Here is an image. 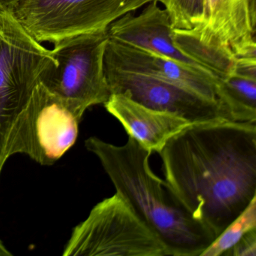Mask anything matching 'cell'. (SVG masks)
I'll return each instance as SVG.
<instances>
[{
  "instance_id": "obj_1",
  "label": "cell",
  "mask_w": 256,
  "mask_h": 256,
  "mask_svg": "<svg viewBox=\"0 0 256 256\" xmlns=\"http://www.w3.org/2000/svg\"><path fill=\"white\" fill-rule=\"evenodd\" d=\"M256 124H192L158 154L170 194L216 236L256 198Z\"/></svg>"
},
{
  "instance_id": "obj_2",
  "label": "cell",
  "mask_w": 256,
  "mask_h": 256,
  "mask_svg": "<svg viewBox=\"0 0 256 256\" xmlns=\"http://www.w3.org/2000/svg\"><path fill=\"white\" fill-rule=\"evenodd\" d=\"M139 220L158 238L166 256H200L215 240V234L178 203L150 164L152 152L128 136L124 146L97 137L85 142Z\"/></svg>"
},
{
  "instance_id": "obj_3",
  "label": "cell",
  "mask_w": 256,
  "mask_h": 256,
  "mask_svg": "<svg viewBox=\"0 0 256 256\" xmlns=\"http://www.w3.org/2000/svg\"><path fill=\"white\" fill-rule=\"evenodd\" d=\"M256 0H203L198 24L174 29L176 48L220 80L234 72L236 60L256 59Z\"/></svg>"
},
{
  "instance_id": "obj_4",
  "label": "cell",
  "mask_w": 256,
  "mask_h": 256,
  "mask_svg": "<svg viewBox=\"0 0 256 256\" xmlns=\"http://www.w3.org/2000/svg\"><path fill=\"white\" fill-rule=\"evenodd\" d=\"M56 60L14 13L0 12V150L14 144L34 90Z\"/></svg>"
},
{
  "instance_id": "obj_5",
  "label": "cell",
  "mask_w": 256,
  "mask_h": 256,
  "mask_svg": "<svg viewBox=\"0 0 256 256\" xmlns=\"http://www.w3.org/2000/svg\"><path fill=\"white\" fill-rule=\"evenodd\" d=\"M108 30L65 38L54 44L56 64L41 83L66 102L82 120L90 108L104 104L112 96L104 70Z\"/></svg>"
},
{
  "instance_id": "obj_6",
  "label": "cell",
  "mask_w": 256,
  "mask_h": 256,
  "mask_svg": "<svg viewBox=\"0 0 256 256\" xmlns=\"http://www.w3.org/2000/svg\"><path fill=\"white\" fill-rule=\"evenodd\" d=\"M64 256H166L158 238L116 193L73 229Z\"/></svg>"
},
{
  "instance_id": "obj_7",
  "label": "cell",
  "mask_w": 256,
  "mask_h": 256,
  "mask_svg": "<svg viewBox=\"0 0 256 256\" xmlns=\"http://www.w3.org/2000/svg\"><path fill=\"white\" fill-rule=\"evenodd\" d=\"M162 0H26L14 14L40 42L108 29L128 13Z\"/></svg>"
},
{
  "instance_id": "obj_8",
  "label": "cell",
  "mask_w": 256,
  "mask_h": 256,
  "mask_svg": "<svg viewBox=\"0 0 256 256\" xmlns=\"http://www.w3.org/2000/svg\"><path fill=\"white\" fill-rule=\"evenodd\" d=\"M80 121L66 102L40 82L25 110L13 154L53 166L76 144Z\"/></svg>"
},
{
  "instance_id": "obj_9",
  "label": "cell",
  "mask_w": 256,
  "mask_h": 256,
  "mask_svg": "<svg viewBox=\"0 0 256 256\" xmlns=\"http://www.w3.org/2000/svg\"><path fill=\"white\" fill-rule=\"evenodd\" d=\"M104 70L112 94H122L150 108L175 115L192 125L236 121L220 104L172 84L107 66Z\"/></svg>"
},
{
  "instance_id": "obj_10",
  "label": "cell",
  "mask_w": 256,
  "mask_h": 256,
  "mask_svg": "<svg viewBox=\"0 0 256 256\" xmlns=\"http://www.w3.org/2000/svg\"><path fill=\"white\" fill-rule=\"evenodd\" d=\"M104 66L172 84L220 104L234 116L222 90L221 80L214 74L190 68L166 56L110 38L106 46Z\"/></svg>"
},
{
  "instance_id": "obj_11",
  "label": "cell",
  "mask_w": 256,
  "mask_h": 256,
  "mask_svg": "<svg viewBox=\"0 0 256 256\" xmlns=\"http://www.w3.org/2000/svg\"><path fill=\"white\" fill-rule=\"evenodd\" d=\"M146 6L138 16L128 13L110 24L108 29L109 38L215 76L176 48L173 41L174 28L166 8H160L158 2H151Z\"/></svg>"
},
{
  "instance_id": "obj_12",
  "label": "cell",
  "mask_w": 256,
  "mask_h": 256,
  "mask_svg": "<svg viewBox=\"0 0 256 256\" xmlns=\"http://www.w3.org/2000/svg\"><path fill=\"white\" fill-rule=\"evenodd\" d=\"M104 106L128 136L152 154H160L168 140L192 125L175 115L150 108L122 94H112Z\"/></svg>"
},
{
  "instance_id": "obj_13",
  "label": "cell",
  "mask_w": 256,
  "mask_h": 256,
  "mask_svg": "<svg viewBox=\"0 0 256 256\" xmlns=\"http://www.w3.org/2000/svg\"><path fill=\"white\" fill-rule=\"evenodd\" d=\"M256 230V198L245 210L218 235L200 256H224L248 232Z\"/></svg>"
},
{
  "instance_id": "obj_14",
  "label": "cell",
  "mask_w": 256,
  "mask_h": 256,
  "mask_svg": "<svg viewBox=\"0 0 256 256\" xmlns=\"http://www.w3.org/2000/svg\"><path fill=\"white\" fill-rule=\"evenodd\" d=\"M174 29L190 30L200 20L203 0H162Z\"/></svg>"
},
{
  "instance_id": "obj_15",
  "label": "cell",
  "mask_w": 256,
  "mask_h": 256,
  "mask_svg": "<svg viewBox=\"0 0 256 256\" xmlns=\"http://www.w3.org/2000/svg\"><path fill=\"white\" fill-rule=\"evenodd\" d=\"M224 256H256V230L246 234Z\"/></svg>"
},
{
  "instance_id": "obj_16",
  "label": "cell",
  "mask_w": 256,
  "mask_h": 256,
  "mask_svg": "<svg viewBox=\"0 0 256 256\" xmlns=\"http://www.w3.org/2000/svg\"><path fill=\"white\" fill-rule=\"evenodd\" d=\"M26 0H0V11L14 13Z\"/></svg>"
},
{
  "instance_id": "obj_17",
  "label": "cell",
  "mask_w": 256,
  "mask_h": 256,
  "mask_svg": "<svg viewBox=\"0 0 256 256\" xmlns=\"http://www.w3.org/2000/svg\"><path fill=\"white\" fill-rule=\"evenodd\" d=\"M12 256L10 250L6 248L2 240H0V256Z\"/></svg>"
},
{
  "instance_id": "obj_18",
  "label": "cell",
  "mask_w": 256,
  "mask_h": 256,
  "mask_svg": "<svg viewBox=\"0 0 256 256\" xmlns=\"http://www.w3.org/2000/svg\"><path fill=\"white\" fill-rule=\"evenodd\" d=\"M0 12H1V11H0Z\"/></svg>"
}]
</instances>
